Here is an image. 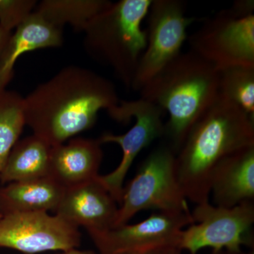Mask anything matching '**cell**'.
I'll return each mask as SVG.
<instances>
[{
  "label": "cell",
  "instance_id": "19",
  "mask_svg": "<svg viewBox=\"0 0 254 254\" xmlns=\"http://www.w3.org/2000/svg\"><path fill=\"white\" fill-rule=\"evenodd\" d=\"M25 126L23 97L15 91L0 90V171Z\"/></svg>",
  "mask_w": 254,
  "mask_h": 254
},
{
  "label": "cell",
  "instance_id": "15",
  "mask_svg": "<svg viewBox=\"0 0 254 254\" xmlns=\"http://www.w3.org/2000/svg\"><path fill=\"white\" fill-rule=\"evenodd\" d=\"M63 31L33 11L11 33L0 55V90L6 89L12 80L15 64L21 55L33 50L63 46Z\"/></svg>",
  "mask_w": 254,
  "mask_h": 254
},
{
  "label": "cell",
  "instance_id": "4",
  "mask_svg": "<svg viewBox=\"0 0 254 254\" xmlns=\"http://www.w3.org/2000/svg\"><path fill=\"white\" fill-rule=\"evenodd\" d=\"M152 0H121L111 4L90 21L83 33L87 55L111 68L128 89L131 88L145 46L141 28Z\"/></svg>",
  "mask_w": 254,
  "mask_h": 254
},
{
  "label": "cell",
  "instance_id": "3",
  "mask_svg": "<svg viewBox=\"0 0 254 254\" xmlns=\"http://www.w3.org/2000/svg\"><path fill=\"white\" fill-rule=\"evenodd\" d=\"M219 71L191 50L181 53L140 90L141 99L168 112L163 136L175 153L219 95Z\"/></svg>",
  "mask_w": 254,
  "mask_h": 254
},
{
  "label": "cell",
  "instance_id": "2",
  "mask_svg": "<svg viewBox=\"0 0 254 254\" xmlns=\"http://www.w3.org/2000/svg\"><path fill=\"white\" fill-rule=\"evenodd\" d=\"M254 145V120L219 93L195 122L175 156L179 183L187 200L209 202L214 171L224 159Z\"/></svg>",
  "mask_w": 254,
  "mask_h": 254
},
{
  "label": "cell",
  "instance_id": "24",
  "mask_svg": "<svg viewBox=\"0 0 254 254\" xmlns=\"http://www.w3.org/2000/svg\"><path fill=\"white\" fill-rule=\"evenodd\" d=\"M57 254H97L93 251L91 250H79L78 249H73L64 252H60Z\"/></svg>",
  "mask_w": 254,
  "mask_h": 254
},
{
  "label": "cell",
  "instance_id": "18",
  "mask_svg": "<svg viewBox=\"0 0 254 254\" xmlns=\"http://www.w3.org/2000/svg\"><path fill=\"white\" fill-rule=\"evenodd\" d=\"M108 0H43L35 11L57 27L69 24L75 31L83 32L90 21L106 9Z\"/></svg>",
  "mask_w": 254,
  "mask_h": 254
},
{
  "label": "cell",
  "instance_id": "10",
  "mask_svg": "<svg viewBox=\"0 0 254 254\" xmlns=\"http://www.w3.org/2000/svg\"><path fill=\"white\" fill-rule=\"evenodd\" d=\"M81 243L79 228L55 214L13 213L0 219V248L36 254L78 249Z\"/></svg>",
  "mask_w": 254,
  "mask_h": 254
},
{
  "label": "cell",
  "instance_id": "20",
  "mask_svg": "<svg viewBox=\"0 0 254 254\" xmlns=\"http://www.w3.org/2000/svg\"><path fill=\"white\" fill-rule=\"evenodd\" d=\"M219 74V93L254 120V67L227 68Z\"/></svg>",
  "mask_w": 254,
  "mask_h": 254
},
{
  "label": "cell",
  "instance_id": "9",
  "mask_svg": "<svg viewBox=\"0 0 254 254\" xmlns=\"http://www.w3.org/2000/svg\"><path fill=\"white\" fill-rule=\"evenodd\" d=\"M163 113L157 105L139 98L132 101L120 100V104L108 113L118 123H128L132 118L136 120L134 125L124 134L105 133L98 138L101 144L117 143L123 150V158L118 168L108 175L99 176L100 181L118 205L123 198L124 182L137 155L152 142L163 136Z\"/></svg>",
  "mask_w": 254,
  "mask_h": 254
},
{
  "label": "cell",
  "instance_id": "23",
  "mask_svg": "<svg viewBox=\"0 0 254 254\" xmlns=\"http://www.w3.org/2000/svg\"><path fill=\"white\" fill-rule=\"evenodd\" d=\"M11 33L12 32L7 31V30L4 29L2 26H0V55L1 54L5 46L7 44Z\"/></svg>",
  "mask_w": 254,
  "mask_h": 254
},
{
  "label": "cell",
  "instance_id": "12",
  "mask_svg": "<svg viewBox=\"0 0 254 254\" xmlns=\"http://www.w3.org/2000/svg\"><path fill=\"white\" fill-rule=\"evenodd\" d=\"M100 176V175H99ZM95 180L65 189L55 214L87 232H103L113 228L118 203L100 181Z\"/></svg>",
  "mask_w": 254,
  "mask_h": 254
},
{
  "label": "cell",
  "instance_id": "7",
  "mask_svg": "<svg viewBox=\"0 0 254 254\" xmlns=\"http://www.w3.org/2000/svg\"><path fill=\"white\" fill-rule=\"evenodd\" d=\"M193 223L184 229L178 247L190 254L204 248L240 254L242 246L253 244L254 200L232 207L216 206L210 202L195 205L191 212Z\"/></svg>",
  "mask_w": 254,
  "mask_h": 254
},
{
  "label": "cell",
  "instance_id": "5",
  "mask_svg": "<svg viewBox=\"0 0 254 254\" xmlns=\"http://www.w3.org/2000/svg\"><path fill=\"white\" fill-rule=\"evenodd\" d=\"M254 3L239 0L219 11L190 37V50L218 71L254 67Z\"/></svg>",
  "mask_w": 254,
  "mask_h": 254
},
{
  "label": "cell",
  "instance_id": "27",
  "mask_svg": "<svg viewBox=\"0 0 254 254\" xmlns=\"http://www.w3.org/2000/svg\"><path fill=\"white\" fill-rule=\"evenodd\" d=\"M1 218H2V215H1V213H0V219H1Z\"/></svg>",
  "mask_w": 254,
  "mask_h": 254
},
{
  "label": "cell",
  "instance_id": "16",
  "mask_svg": "<svg viewBox=\"0 0 254 254\" xmlns=\"http://www.w3.org/2000/svg\"><path fill=\"white\" fill-rule=\"evenodd\" d=\"M64 190L48 176L11 182L0 188V213L55 211Z\"/></svg>",
  "mask_w": 254,
  "mask_h": 254
},
{
  "label": "cell",
  "instance_id": "1",
  "mask_svg": "<svg viewBox=\"0 0 254 254\" xmlns=\"http://www.w3.org/2000/svg\"><path fill=\"white\" fill-rule=\"evenodd\" d=\"M23 100L26 125L51 147L92 128L100 110L109 113L120 102L110 80L78 66L60 70Z\"/></svg>",
  "mask_w": 254,
  "mask_h": 254
},
{
  "label": "cell",
  "instance_id": "8",
  "mask_svg": "<svg viewBox=\"0 0 254 254\" xmlns=\"http://www.w3.org/2000/svg\"><path fill=\"white\" fill-rule=\"evenodd\" d=\"M146 17V46L131 86L136 91L182 53L187 28L198 20L187 16L180 0H153Z\"/></svg>",
  "mask_w": 254,
  "mask_h": 254
},
{
  "label": "cell",
  "instance_id": "22",
  "mask_svg": "<svg viewBox=\"0 0 254 254\" xmlns=\"http://www.w3.org/2000/svg\"><path fill=\"white\" fill-rule=\"evenodd\" d=\"M183 251L177 246L167 245L147 250L120 252L115 254H182Z\"/></svg>",
  "mask_w": 254,
  "mask_h": 254
},
{
  "label": "cell",
  "instance_id": "26",
  "mask_svg": "<svg viewBox=\"0 0 254 254\" xmlns=\"http://www.w3.org/2000/svg\"><path fill=\"white\" fill-rule=\"evenodd\" d=\"M224 254H244L243 252H241L240 254H233V253H230V252H225V251H224Z\"/></svg>",
  "mask_w": 254,
  "mask_h": 254
},
{
  "label": "cell",
  "instance_id": "13",
  "mask_svg": "<svg viewBox=\"0 0 254 254\" xmlns=\"http://www.w3.org/2000/svg\"><path fill=\"white\" fill-rule=\"evenodd\" d=\"M101 145L98 139L72 138L52 147L48 177L64 189L95 180L103 158Z\"/></svg>",
  "mask_w": 254,
  "mask_h": 254
},
{
  "label": "cell",
  "instance_id": "17",
  "mask_svg": "<svg viewBox=\"0 0 254 254\" xmlns=\"http://www.w3.org/2000/svg\"><path fill=\"white\" fill-rule=\"evenodd\" d=\"M51 148L46 142L33 134L18 140L0 171L1 183L48 176Z\"/></svg>",
  "mask_w": 254,
  "mask_h": 254
},
{
  "label": "cell",
  "instance_id": "11",
  "mask_svg": "<svg viewBox=\"0 0 254 254\" xmlns=\"http://www.w3.org/2000/svg\"><path fill=\"white\" fill-rule=\"evenodd\" d=\"M193 223L191 212H158L138 223L88 233L100 254H115L161 246L178 247L182 230Z\"/></svg>",
  "mask_w": 254,
  "mask_h": 254
},
{
  "label": "cell",
  "instance_id": "21",
  "mask_svg": "<svg viewBox=\"0 0 254 254\" xmlns=\"http://www.w3.org/2000/svg\"><path fill=\"white\" fill-rule=\"evenodd\" d=\"M35 0H0V26L12 32L34 11Z\"/></svg>",
  "mask_w": 254,
  "mask_h": 254
},
{
  "label": "cell",
  "instance_id": "14",
  "mask_svg": "<svg viewBox=\"0 0 254 254\" xmlns=\"http://www.w3.org/2000/svg\"><path fill=\"white\" fill-rule=\"evenodd\" d=\"M216 206L232 208L254 200V145L232 153L219 164L210 183Z\"/></svg>",
  "mask_w": 254,
  "mask_h": 254
},
{
  "label": "cell",
  "instance_id": "25",
  "mask_svg": "<svg viewBox=\"0 0 254 254\" xmlns=\"http://www.w3.org/2000/svg\"><path fill=\"white\" fill-rule=\"evenodd\" d=\"M210 254H224V251H215L213 250Z\"/></svg>",
  "mask_w": 254,
  "mask_h": 254
},
{
  "label": "cell",
  "instance_id": "6",
  "mask_svg": "<svg viewBox=\"0 0 254 254\" xmlns=\"http://www.w3.org/2000/svg\"><path fill=\"white\" fill-rule=\"evenodd\" d=\"M175 156L165 143L146 157L135 177L124 187L113 228L128 224L143 210L190 213L177 179Z\"/></svg>",
  "mask_w": 254,
  "mask_h": 254
}]
</instances>
